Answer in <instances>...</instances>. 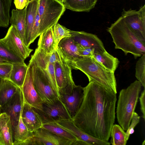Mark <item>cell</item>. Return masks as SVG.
Listing matches in <instances>:
<instances>
[{
    "label": "cell",
    "mask_w": 145,
    "mask_h": 145,
    "mask_svg": "<svg viewBox=\"0 0 145 145\" xmlns=\"http://www.w3.org/2000/svg\"><path fill=\"white\" fill-rule=\"evenodd\" d=\"M83 91L82 102L72 120L87 134L108 141L115 119L116 94L93 82Z\"/></svg>",
    "instance_id": "6da1fadb"
},
{
    "label": "cell",
    "mask_w": 145,
    "mask_h": 145,
    "mask_svg": "<svg viewBox=\"0 0 145 145\" xmlns=\"http://www.w3.org/2000/svg\"><path fill=\"white\" fill-rule=\"evenodd\" d=\"M107 31L111 35L115 49L121 50L125 55L131 53L136 59L145 53V44L134 34L121 16L108 28Z\"/></svg>",
    "instance_id": "7a4b0ae2"
},
{
    "label": "cell",
    "mask_w": 145,
    "mask_h": 145,
    "mask_svg": "<svg viewBox=\"0 0 145 145\" xmlns=\"http://www.w3.org/2000/svg\"><path fill=\"white\" fill-rule=\"evenodd\" d=\"M70 64L72 69L79 70L85 74L89 82H93L117 93L114 72L104 68L92 57H80Z\"/></svg>",
    "instance_id": "3957f363"
},
{
    "label": "cell",
    "mask_w": 145,
    "mask_h": 145,
    "mask_svg": "<svg viewBox=\"0 0 145 145\" xmlns=\"http://www.w3.org/2000/svg\"><path fill=\"white\" fill-rule=\"evenodd\" d=\"M142 86L136 80L126 88L120 92L116 110L117 118L119 125L124 131L128 129L139 99Z\"/></svg>",
    "instance_id": "277c9868"
},
{
    "label": "cell",
    "mask_w": 145,
    "mask_h": 145,
    "mask_svg": "<svg viewBox=\"0 0 145 145\" xmlns=\"http://www.w3.org/2000/svg\"><path fill=\"white\" fill-rule=\"evenodd\" d=\"M65 8L62 3L58 0H39V36L58 22Z\"/></svg>",
    "instance_id": "5b68a950"
},
{
    "label": "cell",
    "mask_w": 145,
    "mask_h": 145,
    "mask_svg": "<svg viewBox=\"0 0 145 145\" xmlns=\"http://www.w3.org/2000/svg\"><path fill=\"white\" fill-rule=\"evenodd\" d=\"M28 65L31 69L34 87L43 103L52 105L60 100L42 70L30 60Z\"/></svg>",
    "instance_id": "8992f818"
},
{
    "label": "cell",
    "mask_w": 145,
    "mask_h": 145,
    "mask_svg": "<svg viewBox=\"0 0 145 145\" xmlns=\"http://www.w3.org/2000/svg\"><path fill=\"white\" fill-rule=\"evenodd\" d=\"M59 51V58L54 65L56 80L60 97V94L71 93L76 85L73 80L71 65Z\"/></svg>",
    "instance_id": "52a82bcc"
},
{
    "label": "cell",
    "mask_w": 145,
    "mask_h": 145,
    "mask_svg": "<svg viewBox=\"0 0 145 145\" xmlns=\"http://www.w3.org/2000/svg\"><path fill=\"white\" fill-rule=\"evenodd\" d=\"M74 144L73 142L58 136L43 127L32 133L25 140L13 142V145H74Z\"/></svg>",
    "instance_id": "ba28073f"
},
{
    "label": "cell",
    "mask_w": 145,
    "mask_h": 145,
    "mask_svg": "<svg viewBox=\"0 0 145 145\" xmlns=\"http://www.w3.org/2000/svg\"><path fill=\"white\" fill-rule=\"evenodd\" d=\"M121 16L136 36L145 44V5L138 10L123 9Z\"/></svg>",
    "instance_id": "9c48e42d"
},
{
    "label": "cell",
    "mask_w": 145,
    "mask_h": 145,
    "mask_svg": "<svg viewBox=\"0 0 145 145\" xmlns=\"http://www.w3.org/2000/svg\"><path fill=\"white\" fill-rule=\"evenodd\" d=\"M34 108L40 116L43 124L72 119L65 105L60 100H57L52 105L43 104L42 110Z\"/></svg>",
    "instance_id": "30bf717a"
},
{
    "label": "cell",
    "mask_w": 145,
    "mask_h": 145,
    "mask_svg": "<svg viewBox=\"0 0 145 145\" xmlns=\"http://www.w3.org/2000/svg\"><path fill=\"white\" fill-rule=\"evenodd\" d=\"M30 60L42 70L60 100L59 93L55 77L54 64L49 61L48 54H45L37 47L34 54L31 56Z\"/></svg>",
    "instance_id": "8fae6325"
},
{
    "label": "cell",
    "mask_w": 145,
    "mask_h": 145,
    "mask_svg": "<svg viewBox=\"0 0 145 145\" xmlns=\"http://www.w3.org/2000/svg\"><path fill=\"white\" fill-rule=\"evenodd\" d=\"M2 39L11 50L24 60L33 50L25 44L16 29L12 25Z\"/></svg>",
    "instance_id": "7c38bea8"
},
{
    "label": "cell",
    "mask_w": 145,
    "mask_h": 145,
    "mask_svg": "<svg viewBox=\"0 0 145 145\" xmlns=\"http://www.w3.org/2000/svg\"><path fill=\"white\" fill-rule=\"evenodd\" d=\"M28 66L25 78L20 88L24 103L27 104L36 109L42 110L43 103L34 87L31 69Z\"/></svg>",
    "instance_id": "4fadbf2b"
},
{
    "label": "cell",
    "mask_w": 145,
    "mask_h": 145,
    "mask_svg": "<svg viewBox=\"0 0 145 145\" xmlns=\"http://www.w3.org/2000/svg\"><path fill=\"white\" fill-rule=\"evenodd\" d=\"M24 103L23 95L20 88L9 101L0 107L1 113H5L9 116L12 130L19 122Z\"/></svg>",
    "instance_id": "5bb4252c"
},
{
    "label": "cell",
    "mask_w": 145,
    "mask_h": 145,
    "mask_svg": "<svg viewBox=\"0 0 145 145\" xmlns=\"http://www.w3.org/2000/svg\"><path fill=\"white\" fill-rule=\"evenodd\" d=\"M55 122L74 136L78 140L85 142L89 145H110L111 144L108 141L97 138L84 132L74 124L72 119L64 120Z\"/></svg>",
    "instance_id": "9a60e30c"
},
{
    "label": "cell",
    "mask_w": 145,
    "mask_h": 145,
    "mask_svg": "<svg viewBox=\"0 0 145 145\" xmlns=\"http://www.w3.org/2000/svg\"><path fill=\"white\" fill-rule=\"evenodd\" d=\"M71 37L79 45L92 47L95 53H101L106 50L101 40L95 35L83 31L71 30Z\"/></svg>",
    "instance_id": "2e32d148"
},
{
    "label": "cell",
    "mask_w": 145,
    "mask_h": 145,
    "mask_svg": "<svg viewBox=\"0 0 145 145\" xmlns=\"http://www.w3.org/2000/svg\"><path fill=\"white\" fill-rule=\"evenodd\" d=\"M84 95L83 88L80 85H76L70 94H60V100L65 105L72 118L79 109Z\"/></svg>",
    "instance_id": "e0dca14e"
},
{
    "label": "cell",
    "mask_w": 145,
    "mask_h": 145,
    "mask_svg": "<svg viewBox=\"0 0 145 145\" xmlns=\"http://www.w3.org/2000/svg\"><path fill=\"white\" fill-rule=\"evenodd\" d=\"M22 121L28 130L32 133L42 127L43 123L39 114L34 108L24 103L22 112Z\"/></svg>",
    "instance_id": "ac0fdd59"
},
{
    "label": "cell",
    "mask_w": 145,
    "mask_h": 145,
    "mask_svg": "<svg viewBox=\"0 0 145 145\" xmlns=\"http://www.w3.org/2000/svg\"><path fill=\"white\" fill-rule=\"evenodd\" d=\"M57 47L63 57L69 63L81 57L79 53V45L71 37L62 39L59 43Z\"/></svg>",
    "instance_id": "d6986e66"
},
{
    "label": "cell",
    "mask_w": 145,
    "mask_h": 145,
    "mask_svg": "<svg viewBox=\"0 0 145 145\" xmlns=\"http://www.w3.org/2000/svg\"><path fill=\"white\" fill-rule=\"evenodd\" d=\"M39 0H29L25 7V37L26 45L29 47L31 43L33 25L38 13Z\"/></svg>",
    "instance_id": "ffe728a7"
},
{
    "label": "cell",
    "mask_w": 145,
    "mask_h": 145,
    "mask_svg": "<svg viewBox=\"0 0 145 145\" xmlns=\"http://www.w3.org/2000/svg\"><path fill=\"white\" fill-rule=\"evenodd\" d=\"M13 132L9 116L0 114V145H13Z\"/></svg>",
    "instance_id": "44dd1931"
},
{
    "label": "cell",
    "mask_w": 145,
    "mask_h": 145,
    "mask_svg": "<svg viewBox=\"0 0 145 145\" xmlns=\"http://www.w3.org/2000/svg\"><path fill=\"white\" fill-rule=\"evenodd\" d=\"M25 8L22 9H12L9 23L16 29L20 36L26 45L25 37Z\"/></svg>",
    "instance_id": "7402d4cb"
},
{
    "label": "cell",
    "mask_w": 145,
    "mask_h": 145,
    "mask_svg": "<svg viewBox=\"0 0 145 145\" xmlns=\"http://www.w3.org/2000/svg\"><path fill=\"white\" fill-rule=\"evenodd\" d=\"M38 47L45 54H49L53 52L56 47L54 42L52 27H51L40 35Z\"/></svg>",
    "instance_id": "603a6c76"
},
{
    "label": "cell",
    "mask_w": 145,
    "mask_h": 145,
    "mask_svg": "<svg viewBox=\"0 0 145 145\" xmlns=\"http://www.w3.org/2000/svg\"><path fill=\"white\" fill-rule=\"evenodd\" d=\"M97 0H64L66 8L76 12H89L94 7Z\"/></svg>",
    "instance_id": "cb8c5ba5"
},
{
    "label": "cell",
    "mask_w": 145,
    "mask_h": 145,
    "mask_svg": "<svg viewBox=\"0 0 145 145\" xmlns=\"http://www.w3.org/2000/svg\"><path fill=\"white\" fill-rule=\"evenodd\" d=\"M20 88L10 80H3L0 84V107L9 101Z\"/></svg>",
    "instance_id": "d4e9b609"
},
{
    "label": "cell",
    "mask_w": 145,
    "mask_h": 145,
    "mask_svg": "<svg viewBox=\"0 0 145 145\" xmlns=\"http://www.w3.org/2000/svg\"><path fill=\"white\" fill-rule=\"evenodd\" d=\"M28 68V65L25 63L12 64L9 80L21 88L25 79Z\"/></svg>",
    "instance_id": "484cf974"
},
{
    "label": "cell",
    "mask_w": 145,
    "mask_h": 145,
    "mask_svg": "<svg viewBox=\"0 0 145 145\" xmlns=\"http://www.w3.org/2000/svg\"><path fill=\"white\" fill-rule=\"evenodd\" d=\"M92 57L104 68L114 72L120 63L117 58L110 55L106 50L101 53H94Z\"/></svg>",
    "instance_id": "4316f807"
},
{
    "label": "cell",
    "mask_w": 145,
    "mask_h": 145,
    "mask_svg": "<svg viewBox=\"0 0 145 145\" xmlns=\"http://www.w3.org/2000/svg\"><path fill=\"white\" fill-rule=\"evenodd\" d=\"M42 127L58 136L73 142L74 145H75L76 142L78 140L74 136L55 122L44 123Z\"/></svg>",
    "instance_id": "83f0119b"
},
{
    "label": "cell",
    "mask_w": 145,
    "mask_h": 145,
    "mask_svg": "<svg viewBox=\"0 0 145 145\" xmlns=\"http://www.w3.org/2000/svg\"><path fill=\"white\" fill-rule=\"evenodd\" d=\"M0 57L12 64L25 63L24 60L9 48L2 39H0Z\"/></svg>",
    "instance_id": "f1b7e54d"
},
{
    "label": "cell",
    "mask_w": 145,
    "mask_h": 145,
    "mask_svg": "<svg viewBox=\"0 0 145 145\" xmlns=\"http://www.w3.org/2000/svg\"><path fill=\"white\" fill-rule=\"evenodd\" d=\"M110 144L112 145H126L128 140L125 132L119 125L114 124L110 132Z\"/></svg>",
    "instance_id": "f546056e"
},
{
    "label": "cell",
    "mask_w": 145,
    "mask_h": 145,
    "mask_svg": "<svg viewBox=\"0 0 145 145\" xmlns=\"http://www.w3.org/2000/svg\"><path fill=\"white\" fill-rule=\"evenodd\" d=\"M22 112L18 124L13 129V137L14 139V142L23 141L27 138L32 133L28 130L22 121Z\"/></svg>",
    "instance_id": "4dcf8cb0"
},
{
    "label": "cell",
    "mask_w": 145,
    "mask_h": 145,
    "mask_svg": "<svg viewBox=\"0 0 145 145\" xmlns=\"http://www.w3.org/2000/svg\"><path fill=\"white\" fill-rule=\"evenodd\" d=\"M12 0H0V26L8 27Z\"/></svg>",
    "instance_id": "1f68e13d"
},
{
    "label": "cell",
    "mask_w": 145,
    "mask_h": 145,
    "mask_svg": "<svg viewBox=\"0 0 145 145\" xmlns=\"http://www.w3.org/2000/svg\"><path fill=\"white\" fill-rule=\"evenodd\" d=\"M54 42L56 47L63 39L71 37V30L57 23L52 27Z\"/></svg>",
    "instance_id": "d6a6232c"
},
{
    "label": "cell",
    "mask_w": 145,
    "mask_h": 145,
    "mask_svg": "<svg viewBox=\"0 0 145 145\" xmlns=\"http://www.w3.org/2000/svg\"><path fill=\"white\" fill-rule=\"evenodd\" d=\"M137 61L136 64L135 76L145 87V53L143 54Z\"/></svg>",
    "instance_id": "836d02e7"
},
{
    "label": "cell",
    "mask_w": 145,
    "mask_h": 145,
    "mask_svg": "<svg viewBox=\"0 0 145 145\" xmlns=\"http://www.w3.org/2000/svg\"><path fill=\"white\" fill-rule=\"evenodd\" d=\"M12 64L7 62H0V78L9 80Z\"/></svg>",
    "instance_id": "e575fe53"
},
{
    "label": "cell",
    "mask_w": 145,
    "mask_h": 145,
    "mask_svg": "<svg viewBox=\"0 0 145 145\" xmlns=\"http://www.w3.org/2000/svg\"><path fill=\"white\" fill-rule=\"evenodd\" d=\"M140 119V116L137 113L135 112L133 114L129 126L125 132L127 140L129 139L130 135L134 133V128L139 123Z\"/></svg>",
    "instance_id": "d590c367"
},
{
    "label": "cell",
    "mask_w": 145,
    "mask_h": 145,
    "mask_svg": "<svg viewBox=\"0 0 145 145\" xmlns=\"http://www.w3.org/2000/svg\"><path fill=\"white\" fill-rule=\"evenodd\" d=\"M40 23V18L38 12L36 16L33 28L31 40V44L33 42L37 37L39 36Z\"/></svg>",
    "instance_id": "8d00e7d4"
},
{
    "label": "cell",
    "mask_w": 145,
    "mask_h": 145,
    "mask_svg": "<svg viewBox=\"0 0 145 145\" xmlns=\"http://www.w3.org/2000/svg\"><path fill=\"white\" fill-rule=\"evenodd\" d=\"M79 53L81 57H92L95 49L92 47H83L79 45Z\"/></svg>",
    "instance_id": "74e56055"
},
{
    "label": "cell",
    "mask_w": 145,
    "mask_h": 145,
    "mask_svg": "<svg viewBox=\"0 0 145 145\" xmlns=\"http://www.w3.org/2000/svg\"><path fill=\"white\" fill-rule=\"evenodd\" d=\"M140 103V110L142 114V117L144 121L145 120V89L144 88L143 90L141 93L140 96L139 97Z\"/></svg>",
    "instance_id": "f35d334b"
},
{
    "label": "cell",
    "mask_w": 145,
    "mask_h": 145,
    "mask_svg": "<svg viewBox=\"0 0 145 145\" xmlns=\"http://www.w3.org/2000/svg\"><path fill=\"white\" fill-rule=\"evenodd\" d=\"M29 1L28 0H14V3L16 9H22L25 8Z\"/></svg>",
    "instance_id": "ab89813d"
},
{
    "label": "cell",
    "mask_w": 145,
    "mask_h": 145,
    "mask_svg": "<svg viewBox=\"0 0 145 145\" xmlns=\"http://www.w3.org/2000/svg\"><path fill=\"white\" fill-rule=\"evenodd\" d=\"M7 62L5 60V59H4L0 57V62Z\"/></svg>",
    "instance_id": "60d3db41"
},
{
    "label": "cell",
    "mask_w": 145,
    "mask_h": 145,
    "mask_svg": "<svg viewBox=\"0 0 145 145\" xmlns=\"http://www.w3.org/2000/svg\"><path fill=\"white\" fill-rule=\"evenodd\" d=\"M145 145V140H144L143 142L142 143V145Z\"/></svg>",
    "instance_id": "b9f144b4"
},
{
    "label": "cell",
    "mask_w": 145,
    "mask_h": 145,
    "mask_svg": "<svg viewBox=\"0 0 145 145\" xmlns=\"http://www.w3.org/2000/svg\"><path fill=\"white\" fill-rule=\"evenodd\" d=\"M3 80V79L0 78V84L1 83V82Z\"/></svg>",
    "instance_id": "7bdbcfd3"
},
{
    "label": "cell",
    "mask_w": 145,
    "mask_h": 145,
    "mask_svg": "<svg viewBox=\"0 0 145 145\" xmlns=\"http://www.w3.org/2000/svg\"><path fill=\"white\" fill-rule=\"evenodd\" d=\"M58 1L61 2L62 3V2L64 1V0H58Z\"/></svg>",
    "instance_id": "ee69618b"
},
{
    "label": "cell",
    "mask_w": 145,
    "mask_h": 145,
    "mask_svg": "<svg viewBox=\"0 0 145 145\" xmlns=\"http://www.w3.org/2000/svg\"><path fill=\"white\" fill-rule=\"evenodd\" d=\"M0 111H1V110H0Z\"/></svg>",
    "instance_id": "f6af8a7d"
}]
</instances>
